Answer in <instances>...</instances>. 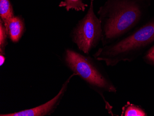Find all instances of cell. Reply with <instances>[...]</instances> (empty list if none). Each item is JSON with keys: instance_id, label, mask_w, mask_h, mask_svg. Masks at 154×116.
Masks as SVG:
<instances>
[{"instance_id": "6da1fadb", "label": "cell", "mask_w": 154, "mask_h": 116, "mask_svg": "<svg viewBox=\"0 0 154 116\" xmlns=\"http://www.w3.org/2000/svg\"><path fill=\"white\" fill-rule=\"evenodd\" d=\"M152 0H106L97 12L103 30L102 46L128 35L139 23Z\"/></svg>"}, {"instance_id": "7a4b0ae2", "label": "cell", "mask_w": 154, "mask_h": 116, "mask_svg": "<svg viewBox=\"0 0 154 116\" xmlns=\"http://www.w3.org/2000/svg\"><path fill=\"white\" fill-rule=\"evenodd\" d=\"M66 66L79 77L91 89L102 97L108 113L114 116L113 106L105 97V93H116L117 87L97 60L88 55L82 54L71 49H66L63 55Z\"/></svg>"}, {"instance_id": "3957f363", "label": "cell", "mask_w": 154, "mask_h": 116, "mask_svg": "<svg viewBox=\"0 0 154 116\" xmlns=\"http://www.w3.org/2000/svg\"><path fill=\"white\" fill-rule=\"evenodd\" d=\"M154 41L153 19L116 42L100 48L93 56L108 66H116L121 62H132L142 50Z\"/></svg>"}, {"instance_id": "277c9868", "label": "cell", "mask_w": 154, "mask_h": 116, "mask_svg": "<svg viewBox=\"0 0 154 116\" xmlns=\"http://www.w3.org/2000/svg\"><path fill=\"white\" fill-rule=\"evenodd\" d=\"M70 36L79 50L85 55H89L102 42V23L94 12V0H90L88 11L73 27Z\"/></svg>"}, {"instance_id": "5b68a950", "label": "cell", "mask_w": 154, "mask_h": 116, "mask_svg": "<svg viewBox=\"0 0 154 116\" xmlns=\"http://www.w3.org/2000/svg\"><path fill=\"white\" fill-rule=\"evenodd\" d=\"M74 76H76L72 73L62 84L60 90L57 95L45 103L37 107L17 112L1 114L0 116H46L51 115L60 104L67 91L69 83Z\"/></svg>"}, {"instance_id": "8992f818", "label": "cell", "mask_w": 154, "mask_h": 116, "mask_svg": "<svg viewBox=\"0 0 154 116\" xmlns=\"http://www.w3.org/2000/svg\"><path fill=\"white\" fill-rule=\"evenodd\" d=\"M5 27L11 41L14 43H18L26 32L25 20L21 15H14L10 19Z\"/></svg>"}, {"instance_id": "52a82bcc", "label": "cell", "mask_w": 154, "mask_h": 116, "mask_svg": "<svg viewBox=\"0 0 154 116\" xmlns=\"http://www.w3.org/2000/svg\"><path fill=\"white\" fill-rule=\"evenodd\" d=\"M14 16V12L10 0H0V20L5 27Z\"/></svg>"}, {"instance_id": "ba28073f", "label": "cell", "mask_w": 154, "mask_h": 116, "mask_svg": "<svg viewBox=\"0 0 154 116\" xmlns=\"http://www.w3.org/2000/svg\"><path fill=\"white\" fill-rule=\"evenodd\" d=\"M88 6L83 2V0H64L59 5V7L65 8L67 12L70 10L84 12Z\"/></svg>"}, {"instance_id": "9c48e42d", "label": "cell", "mask_w": 154, "mask_h": 116, "mask_svg": "<svg viewBox=\"0 0 154 116\" xmlns=\"http://www.w3.org/2000/svg\"><path fill=\"white\" fill-rule=\"evenodd\" d=\"M146 114L142 108L127 102L122 108L121 116H146Z\"/></svg>"}, {"instance_id": "30bf717a", "label": "cell", "mask_w": 154, "mask_h": 116, "mask_svg": "<svg viewBox=\"0 0 154 116\" xmlns=\"http://www.w3.org/2000/svg\"><path fill=\"white\" fill-rule=\"evenodd\" d=\"M8 36L7 34L6 27L2 20H0V54L5 55V49L8 45Z\"/></svg>"}, {"instance_id": "8fae6325", "label": "cell", "mask_w": 154, "mask_h": 116, "mask_svg": "<svg viewBox=\"0 0 154 116\" xmlns=\"http://www.w3.org/2000/svg\"><path fill=\"white\" fill-rule=\"evenodd\" d=\"M143 58L146 63L154 65V45L146 52Z\"/></svg>"}, {"instance_id": "7c38bea8", "label": "cell", "mask_w": 154, "mask_h": 116, "mask_svg": "<svg viewBox=\"0 0 154 116\" xmlns=\"http://www.w3.org/2000/svg\"><path fill=\"white\" fill-rule=\"evenodd\" d=\"M0 66H2L4 64L5 61V58L3 55L0 54Z\"/></svg>"}]
</instances>
